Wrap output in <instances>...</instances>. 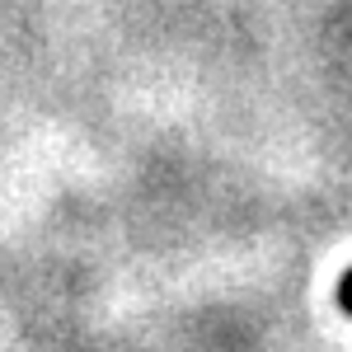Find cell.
<instances>
[{
  "mask_svg": "<svg viewBox=\"0 0 352 352\" xmlns=\"http://www.w3.org/2000/svg\"><path fill=\"white\" fill-rule=\"evenodd\" d=\"M333 296H338V310H343V315H352V268L338 277V292H333Z\"/></svg>",
  "mask_w": 352,
  "mask_h": 352,
  "instance_id": "1",
  "label": "cell"
}]
</instances>
